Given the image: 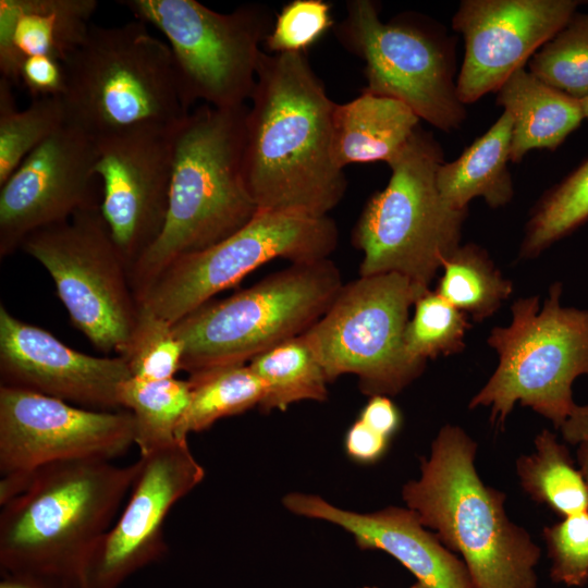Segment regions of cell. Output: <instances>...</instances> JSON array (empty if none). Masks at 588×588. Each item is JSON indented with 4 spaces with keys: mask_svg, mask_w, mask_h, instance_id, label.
<instances>
[{
    "mask_svg": "<svg viewBox=\"0 0 588 588\" xmlns=\"http://www.w3.org/2000/svg\"><path fill=\"white\" fill-rule=\"evenodd\" d=\"M549 556L550 575L554 583L568 587L588 581V511L565 516L543 530Z\"/></svg>",
    "mask_w": 588,
    "mask_h": 588,
    "instance_id": "cell-36",
    "label": "cell"
},
{
    "mask_svg": "<svg viewBox=\"0 0 588 588\" xmlns=\"http://www.w3.org/2000/svg\"><path fill=\"white\" fill-rule=\"evenodd\" d=\"M179 122L95 138V172L102 186L99 209L128 271L162 231Z\"/></svg>",
    "mask_w": 588,
    "mask_h": 588,
    "instance_id": "cell-15",
    "label": "cell"
},
{
    "mask_svg": "<svg viewBox=\"0 0 588 588\" xmlns=\"http://www.w3.org/2000/svg\"><path fill=\"white\" fill-rule=\"evenodd\" d=\"M588 221V160L549 189L527 222L519 257L535 258Z\"/></svg>",
    "mask_w": 588,
    "mask_h": 588,
    "instance_id": "cell-31",
    "label": "cell"
},
{
    "mask_svg": "<svg viewBox=\"0 0 588 588\" xmlns=\"http://www.w3.org/2000/svg\"><path fill=\"white\" fill-rule=\"evenodd\" d=\"M529 72L576 99L588 97V13H575L532 56Z\"/></svg>",
    "mask_w": 588,
    "mask_h": 588,
    "instance_id": "cell-32",
    "label": "cell"
},
{
    "mask_svg": "<svg viewBox=\"0 0 588 588\" xmlns=\"http://www.w3.org/2000/svg\"><path fill=\"white\" fill-rule=\"evenodd\" d=\"M334 33L343 47L365 62L364 90L394 98L441 131L465 120L458 98L454 47L431 22L401 14L382 22L371 0H350Z\"/></svg>",
    "mask_w": 588,
    "mask_h": 588,
    "instance_id": "cell-11",
    "label": "cell"
},
{
    "mask_svg": "<svg viewBox=\"0 0 588 588\" xmlns=\"http://www.w3.org/2000/svg\"><path fill=\"white\" fill-rule=\"evenodd\" d=\"M0 588H74L61 580L20 573L2 572Z\"/></svg>",
    "mask_w": 588,
    "mask_h": 588,
    "instance_id": "cell-41",
    "label": "cell"
},
{
    "mask_svg": "<svg viewBox=\"0 0 588 588\" xmlns=\"http://www.w3.org/2000/svg\"><path fill=\"white\" fill-rule=\"evenodd\" d=\"M334 25L331 4L323 0H294L277 15L264 45L274 53L305 52Z\"/></svg>",
    "mask_w": 588,
    "mask_h": 588,
    "instance_id": "cell-35",
    "label": "cell"
},
{
    "mask_svg": "<svg viewBox=\"0 0 588 588\" xmlns=\"http://www.w3.org/2000/svg\"><path fill=\"white\" fill-rule=\"evenodd\" d=\"M466 314L457 309L436 291L427 290L415 303L408 320L404 344L416 362L440 355H452L465 347L464 338L470 328Z\"/></svg>",
    "mask_w": 588,
    "mask_h": 588,
    "instance_id": "cell-33",
    "label": "cell"
},
{
    "mask_svg": "<svg viewBox=\"0 0 588 588\" xmlns=\"http://www.w3.org/2000/svg\"><path fill=\"white\" fill-rule=\"evenodd\" d=\"M265 384L259 408L285 411L299 401H326L328 378L302 335L289 340L248 363Z\"/></svg>",
    "mask_w": 588,
    "mask_h": 588,
    "instance_id": "cell-28",
    "label": "cell"
},
{
    "mask_svg": "<svg viewBox=\"0 0 588 588\" xmlns=\"http://www.w3.org/2000/svg\"><path fill=\"white\" fill-rule=\"evenodd\" d=\"M535 451L516 461L523 489L563 517L588 511V486L568 449L548 429L535 438Z\"/></svg>",
    "mask_w": 588,
    "mask_h": 588,
    "instance_id": "cell-25",
    "label": "cell"
},
{
    "mask_svg": "<svg viewBox=\"0 0 588 588\" xmlns=\"http://www.w3.org/2000/svg\"><path fill=\"white\" fill-rule=\"evenodd\" d=\"M140 469V460L51 463L29 475L1 505L0 566L82 588L86 567Z\"/></svg>",
    "mask_w": 588,
    "mask_h": 588,
    "instance_id": "cell-2",
    "label": "cell"
},
{
    "mask_svg": "<svg viewBox=\"0 0 588 588\" xmlns=\"http://www.w3.org/2000/svg\"><path fill=\"white\" fill-rule=\"evenodd\" d=\"M575 0H464L452 19L465 41L456 79L462 103H473L504 82L576 13Z\"/></svg>",
    "mask_w": 588,
    "mask_h": 588,
    "instance_id": "cell-18",
    "label": "cell"
},
{
    "mask_svg": "<svg viewBox=\"0 0 588 588\" xmlns=\"http://www.w3.org/2000/svg\"><path fill=\"white\" fill-rule=\"evenodd\" d=\"M477 442L444 425L420 462V476L402 499L426 528L461 554L475 588H537L541 550L505 511L506 495L483 483L475 466Z\"/></svg>",
    "mask_w": 588,
    "mask_h": 588,
    "instance_id": "cell-4",
    "label": "cell"
},
{
    "mask_svg": "<svg viewBox=\"0 0 588 588\" xmlns=\"http://www.w3.org/2000/svg\"><path fill=\"white\" fill-rule=\"evenodd\" d=\"M21 247L49 272L75 328L97 350L120 355L139 305L99 205L29 234Z\"/></svg>",
    "mask_w": 588,
    "mask_h": 588,
    "instance_id": "cell-12",
    "label": "cell"
},
{
    "mask_svg": "<svg viewBox=\"0 0 588 588\" xmlns=\"http://www.w3.org/2000/svg\"><path fill=\"white\" fill-rule=\"evenodd\" d=\"M441 269L436 292L474 321L491 317L513 292L488 253L473 243L460 245Z\"/></svg>",
    "mask_w": 588,
    "mask_h": 588,
    "instance_id": "cell-29",
    "label": "cell"
},
{
    "mask_svg": "<svg viewBox=\"0 0 588 588\" xmlns=\"http://www.w3.org/2000/svg\"><path fill=\"white\" fill-rule=\"evenodd\" d=\"M329 258L292 262L250 287L208 302L173 324L183 346L181 370L189 375L247 365L305 333L342 287Z\"/></svg>",
    "mask_w": 588,
    "mask_h": 588,
    "instance_id": "cell-6",
    "label": "cell"
},
{
    "mask_svg": "<svg viewBox=\"0 0 588 588\" xmlns=\"http://www.w3.org/2000/svg\"><path fill=\"white\" fill-rule=\"evenodd\" d=\"M12 87L0 77V186L35 148L68 123L61 97L33 99L19 110Z\"/></svg>",
    "mask_w": 588,
    "mask_h": 588,
    "instance_id": "cell-30",
    "label": "cell"
},
{
    "mask_svg": "<svg viewBox=\"0 0 588 588\" xmlns=\"http://www.w3.org/2000/svg\"><path fill=\"white\" fill-rule=\"evenodd\" d=\"M427 290L397 273L359 275L343 284L302 334L328 381L352 373L364 394L390 396L418 378L426 364L408 355L404 333L409 309Z\"/></svg>",
    "mask_w": 588,
    "mask_h": 588,
    "instance_id": "cell-9",
    "label": "cell"
},
{
    "mask_svg": "<svg viewBox=\"0 0 588 588\" xmlns=\"http://www.w3.org/2000/svg\"><path fill=\"white\" fill-rule=\"evenodd\" d=\"M133 444V415L125 408L88 409L0 385V504L41 466L83 458L111 461Z\"/></svg>",
    "mask_w": 588,
    "mask_h": 588,
    "instance_id": "cell-14",
    "label": "cell"
},
{
    "mask_svg": "<svg viewBox=\"0 0 588 588\" xmlns=\"http://www.w3.org/2000/svg\"><path fill=\"white\" fill-rule=\"evenodd\" d=\"M126 505L95 549L82 588H118L168 550L164 520L205 477L187 440L140 456Z\"/></svg>",
    "mask_w": 588,
    "mask_h": 588,
    "instance_id": "cell-16",
    "label": "cell"
},
{
    "mask_svg": "<svg viewBox=\"0 0 588 588\" xmlns=\"http://www.w3.org/2000/svg\"><path fill=\"white\" fill-rule=\"evenodd\" d=\"M388 439L358 419L346 433L345 448L354 460L373 462L385 451Z\"/></svg>",
    "mask_w": 588,
    "mask_h": 588,
    "instance_id": "cell-38",
    "label": "cell"
},
{
    "mask_svg": "<svg viewBox=\"0 0 588 588\" xmlns=\"http://www.w3.org/2000/svg\"><path fill=\"white\" fill-rule=\"evenodd\" d=\"M359 419L387 438L393 434L400 425L399 411L385 395L371 396L362 411Z\"/></svg>",
    "mask_w": 588,
    "mask_h": 588,
    "instance_id": "cell-39",
    "label": "cell"
},
{
    "mask_svg": "<svg viewBox=\"0 0 588 588\" xmlns=\"http://www.w3.org/2000/svg\"><path fill=\"white\" fill-rule=\"evenodd\" d=\"M63 65L68 123L95 138L140 125L174 124L189 113L169 45L142 21L91 25Z\"/></svg>",
    "mask_w": 588,
    "mask_h": 588,
    "instance_id": "cell-5",
    "label": "cell"
},
{
    "mask_svg": "<svg viewBox=\"0 0 588 588\" xmlns=\"http://www.w3.org/2000/svg\"><path fill=\"white\" fill-rule=\"evenodd\" d=\"M96 139L66 123L35 148L0 186V256L32 233L98 206Z\"/></svg>",
    "mask_w": 588,
    "mask_h": 588,
    "instance_id": "cell-17",
    "label": "cell"
},
{
    "mask_svg": "<svg viewBox=\"0 0 588 588\" xmlns=\"http://www.w3.org/2000/svg\"><path fill=\"white\" fill-rule=\"evenodd\" d=\"M443 162L437 140L418 127L388 163V185L370 197L353 231L363 255L360 277L397 273L427 290L461 245L467 210L441 198L437 172Z\"/></svg>",
    "mask_w": 588,
    "mask_h": 588,
    "instance_id": "cell-8",
    "label": "cell"
},
{
    "mask_svg": "<svg viewBox=\"0 0 588 588\" xmlns=\"http://www.w3.org/2000/svg\"><path fill=\"white\" fill-rule=\"evenodd\" d=\"M577 460L579 464V469L588 486V441L578 444Z\"/></svg>",
    "mask_w": 588,
    "mask_h": 588,
    "instance_id": "cell-42",
    "label": "cell"
},
{
    "mask_svg": "<svg viewBox=\"0 0 588 588\" xmlns=\"http://www.w3.org/2000/svg\"><path fill=\"white\" fill-rule=\"evenodd\" d=\"M565 442L578 445L588 441V404L575 405L569 416L560 427Z\"/></svg>",
    "mask_w": 588,
    "mask_h": 588,
    "instance_id": "cell-40",
    "label": "cell"
},
{
    "mask_svg": "<svg viewBox=\"0 0 588 588\" xmlns=\"http://www.w3.org/2000/svg\"><path fill=\"white\" fill-rule=\"evenodd\" d=\"M250 100L243 176L258 210L327 217L347 182L331 155L335 102L305 52L262 50Z\"/></svg>",
    "mask_w": 588,
    "mask_h": 588,
    "instance_id": "cell-1",
    "label": "cell"
},
{
    "mask_svg": "<svg viewBox=\"0 0 588 588\" xmlns=\"http://www.w3.org/2000/svg\"><path fill=\"white\" fill-rule=\"evenodd\" d=\"M191 400L187 380H144L131 377L119 389L121 408L134 421V444L140 456L166 449L177 441L176 429Z\"/></svg>",
    "mask_w": 588,
    "mask_h": 588,
    "instance_id": "cell-26",
    "label": "cell"
},
{
    "mask_svg": "<svg viewBox=\"0 0 588 588\" xmlns=\"http://www.w3.org/2000/svg\"><path fill=\"white\" fill-rule=\"evenodd\" d=\"M282 503L293 514L340 526L353 535L360 549L389 553L415 576L417 588H475L463 560L428 531L408 507L358 513L302 492L284 495Z\"/></svg>",
    "mask_w": 588,
    "mask_h": 588,
    "instance_id": "cell-20",
    "label": "cell"
},
{
    "mask_svg": "<svg viewBox=\"0 0 588 588\" xmlns=\"http://www.w3.org/2000/svg\"><path fill=\"white\" fill-rule=\"evenodd\" d=\"M580 101H581L584 118L588 119V97L580 99Z\"/></svg>",
    "mask_w": 588,
    "mask_h": 588,
    "instance_id": "cell-43",
    "label": "cell"
},
{
    "mask_svg": "<svg viewBox=\"0 0 588 588\" xmlns=\"http://www.w3.org/2000/svg\"><path fill=\"white\" fill-rule=\"evenodd\" d=\"M247 112L205 103L176 124L166 221L128 271L137 302L175 260L225 240L258 212L243 176Z\"/></svg>",
    "mask_w": 588,
    "mask_h": 588,
    "instance_id": "cell-3",
    "label": "cell"
},
{
    "mask_svg": "<svg viewBox=\"0 0 588 588\" xmlns=\"http://www.w3.org/2000/svg\"><path fill=\"white\" fill-rule=\"evenodd\" d=\"M338 243L339 230L329 216L258 210L231 236L171 264L138 304L174 324L264 264L326 259Z\"/></svg>",
    "mask_w": 588,
    "mask_h": 588,
    "instance_id": "cell-13",
    "label": "cell"
},
{
    "mask_svg": "<svg viewBox=\"0 0 588 588\" xmlns=\"http://www.w3.org/2000/svg\"><path fill=\"white\" fill-rule=\"evenodd\" d=\"M96 0H0V77L17 85L21 63L49 56L64 63L84 42Z\"/></svg>",
    "mask_w": 588,
    "mask_h": 588,
    "instance_id": "cell-21",
    "label": "cell"
},
{
    "mask_svg": "<svg viewBox=\"0 0 588 588\" xmlns=\"http://www.w3.org/2000/svg\"><path fill=\"white\" fill-rule=\"evenodd\" d=\"M365 588H373V587H365Z\"/></svg>",
    "mask_w": 588,
    "mask_h": 588,
    "instance_id": "cell-45",
    "label": "cell"
},
{
    "mask_svg": "<svg viewBox=\"0 0 588 588\" xmlns=\"http://www.w3.org/2000/svg\"><path fill=\"white\" fill-rule=\"evenodd\" d=\"M561 295L555 282L541 308L537 295L518 298L511 323L488 336L499 364L468 407H489L495 428H504L519 403L560 429L576 405L573 383L588 377V310L562 306Z\"/></svg>",
    "mask_w": 588,
    "mask_h": 588,
    "instance_id": "cell-7",
    "label": "cell"
},
{
    "mask_svg": "<svg viewBox=\"0 0 588 588\" xmlns=\"http://www.w3.org/2000/svg\"><path fill=\"white\" fill-rule=\"evenodd\" d=\"M119 356L125 359L132 377L164 380L181 370L183 346L172 323L139 305L130 340Z\"/></svg>",
    "mask_w": 588,
    "mask_h": 588,
    "instance_id": "cell-34",
    "label": "cell"
},
{
    "mask_svg": "<svg viewBox=\"0 0 588 588\" xmlns=\"http://www.w3.org/2000/svg\"><path fill=\"white\" fill-rule=\"evenodd\" d=\"M420 119L405 103L366 90L332 114L331 155L335 166L389 163L419 127Z\"/></svg>",
    "mask_w": 588,
    "mask_h": 588,
    "instance_id": "cell-22",
    "label": "cell"
},
{
    "mask_svg": "<svg viewBox=\"0 0 588 588\" xmlns=\"http://www.w3.org/2000/svg\"><path fill=\"white\" fill-rule=\"evenodd\" d=\"M131 372L122 356H91L0 306L1 385L33 391L95 411L121 409L119 389Z\"/></svg>",
    "mask_w": 588,
    "mask_h": 588,
    "instance_id": "cell-19",
    "label": "cell"
},
{
    "mask_svg": "<svg viewBox=\"0 0 588 588\" xmlns=\"http://www.w3.org/2000/svg\"><path fill=\"white\" fill-rule=\"evenodd\" d=\"M497 93V103L513 122V162L520 161L531 149H556L585 119L580 99L547 85L524 68L515 71Z\"/></svg>",
    "mask_w": 588,
    "mask_h": 588,
    "instance_id": "cell-23",
    "label": "cell"
},
{
    "mask_svg": "<svg viewBox=\"0 0 588 588\" xmlns=\"http://www.w3.org/2000/svg\"><path fill=\"white\" fill-rule=\"evenodd\" d=\"M513 122L503 111L497 122L452 162L437 172V186L443 201L455 210H467L468 203L482 197L491 208L503 207L514 195L507 169Z\"/></svg>",
    "mask_w": 588,
    "mask_h": 588,
    "instance_id": "cell-24",
    "label": "cell"
},
{
    "mask_svg": "<svg viewBox=\"0 0 588 588\" xmlns=\"http://www.w3.org/2000/svg\"><path fill=\"white\" fill-rule=\"evenodd\" d=\"M189 404L176 429L177 440H187L217 420L259 406L265 384L247 365L217 368L189 375Z\"/></svg>",
    "mask_w": 588,
    "mask_h": 588,
    "instance_id": "cell-27",
    "label": "cell"
},
{
    "mask_svg": "<svg viewBox=\"0 0 588 588\" xmlns=\"http://www.w3.org/2000/svg\"><path fill=\"white\" fill-rule=\"evenodd\" d=\"M411 588H417L416 585L414 584Z\"/></svg>",
    "mask_w": 588,
    "mask_h": 588,
    "instance_id": "cell-44",
    "label": "cell"
},
{
    "mask_svg": "<svg viewBox=\"0 0 588 588\" xmlns=\"http://www.w3.org/2000/svg\"><path fill=\"white\" fill-rule=\"evenodd\" d=\"M120 3L168 39L186 110L197 100L216 108H235L252 98L260 44L274 24L266 5L247 3L231 13H219L195 0Z\"/></svg>",
    "mask_w": 588,
    "mask_h": 588,
    "instance_id": "cell-10",
    "label": "cell"
},
{
    "mask_svg": "<svg viewBox=\"0 0 588 588\" xmlns=\"http://www.w3.org/2000/svg\"><path fill=\"white\" fill-rule=\"evenodd\" d=\"M17 85H22L33 99L62 97L66 89L64 65L49 56L28 57L20 65Z\"/></svg>",
    "mask_w": 588,
    "mask_h": 588,
    "instance_id": "cell-37",
    "label": "cell"
}]
</instances>
